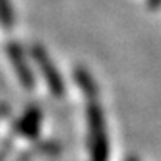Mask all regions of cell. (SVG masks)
Masks as SVG:
<instances>
[{
	"label": "cell",
	"instance_id": "cell-3",
	"mask_svg": "<svg viewBox=\"0 0 161 161\" xmlns=\"http://www.w3.org/2000/svg\"><path fill=\"white\" fill-rule=\"evenodd\" d=\"M13 8L9 0H0V22L6 27L13 25Z\"/></svg>",
	"mask_w": 161,
	"mask_h": 161
},
{
	"label": "cell",
	"instance_id": "cell-2",
	"mask_svg": "<svg viewBox=\"0 0 161 161\" xmlns=\"http://www.w3.org/2000/svg\"><path fill=\"white\" fill-rule=\"evenodd\" d=\"M8 56H9V61L20 80V83L25 86V88H33L35 85V80H33V74L30 70V67L27 66V59H25V55L22 52V49L19 46H8Z\"/></svg>",
	"mask_w": 161,
	"mask_h": 161
},
{
	"label": "cell",
	"instance_id": "cell-1",
	"mask_svg": "<svg viewBox=\"0 0 161 161\" xmlns=\"http://www.w3.org/2000/svg\"><path fill=\"white\" fill-rule=\"evenodd\" d=\"M33 58H35L36 64L39 66V70L42 72V75H44L52 94L59 97L63 94V91H64V85H63V80H61V75H59L58 69L55 67L52 59L49 58L47 52L42 47H35L33 49Z\"/></svg>",
	"mask_w": 161,
	"mask_h": 161
}]
</instances>
